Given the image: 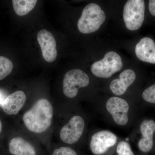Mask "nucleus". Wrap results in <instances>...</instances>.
Returning a JSON list of instances; mask_svg holds the SVG:
<instances>
[{
	"instance_id": "nucleus-1",
	"label": "nucleus",
	"mask_w": 155,
	"mask_h": 155,
	"mask_svg": "<svg viewBox=\"0 0 155 155\" xmlns=\"http://www.w3.org/2000/svg\"><path fill=\"white\" fill-rule=\"evenodd\" d=\"M53 116L52 105L48 100L42 98L37 101L31 109L25 112L22 120L28 130L41 133L51 126Z\"/></svg>"
},
{
	"instance_id": "nucleus-2",
	"label": "nucleus",
	"mask_w": 155,
	"mask_h": 155,
	"mask_svg": "<svg viewBox=\"0 0 155 155\" xmlns=\"http://www.w3.org/2000/svg\"><path fill=\"white\" fill-rule=\"evenodd\" d=\"M104 11L94 3L84 8L78 22V28L81 33L87 34L97 31L105 21Z\"/></svg>"
},
{
	"instance_id": "nucleus-3",
	"label": "nucleus",
	"mask_w": 155,
	"mask_h": 155,
	"mask_svg": "<svg viewBox=\"0 0 155 155\" xmlns=\"http://www.w3.org/2000/svg\"><path fill=\"white\" fill-rule=\"evenodd\" d=\"M122 58L116 52L110 51L106 53L104 58L92 65V74L100 78H109L122 69Z\"/></svg>"
},
{
	"instance_id": "nucleus-4",
	"label": "nucleus",
	"mask_w": 155,
	"mask_h": 155,
	"mask_svg": "<svg viewBox=\"0 0 155 155\" xmlns=\"http://www.w3.org/2000/svg\"><path fill=\"white\" fill-rule=\"evenodd\" d=\"M144 1L129 0L125 3L123 9L124 22L128 30L135 31L141 27L145 17Z\"/></svg>"
},
{
	"instance_id": "nucleus-5",
	"label": "nucleus",
	"mask_w": 155,
	"mask_h": 155,
	"mask_svg": "<svg viewBox=\"0 0 155 155\" xmlns=\"http://www.w3.org/2000/svg\"><path fill=\"white\" fill-rule=\"evenodd\" d=\"M90 83L89 76L81 69H74L68 71L64 75L63 88L64 95L69 98L77 96L78 90L86 87Z\"/></svg>"
},
{
	"instance_id": "nucleus-6",
	"label": "nucleus",
	"mask_w": 155,
	"mask_h": 155,
	"mask_svg": "<svg viewBox=\"0 0 155 155\" xmlns=\"http://www.w3.org/2000/svg\"><path fill=\"white\" fill-rule=\"evenodd\" d=\"M106 107L116 124L124 126L127 124L129 106L125 100L118 97H111L107 101Z\"/></svg>"
},
{
	"instance_id": "nucleus-7",
	"label": "nucleus",
	"mask_w": 155,
	"mask_h": 155,
	"mask_svg": "<svg viewBox=\"0 0 155 155\" xmlns=\"http://www.w3.org/2000/svg\"><path fill=\"white\" fill-rule=\"evenodd\" d=\"M84 127L85 122L83 118L79 116H74L62 127L60 138L65 143L74 144L82 135Z\"/></svg>"
},
{
	"instance_id": "nucleus-8",
	"label": "nucleus",
	"mask_w": 155,
	"mask_h": 155,
	"mask_svg": "<svg viewBox=\"0 0 155 155\" xmlns=\"http://www.w3.org/2000/svg\"><path fill=\"white\" fill-rule=\"evenodd\" d=\"M117 141V136L113 132L108 130H100L92 136L90 147L93 153L101 155L115 145Z\"/></svg>"
},
{
	"instance_id": "nucleus-9",
	"label": "nucleus",
	"mask_w": 155,
	"mask_h": 155,
	"mask_svg": "<svg viewBox=\"0 0 155 155\" xmlns=\"http://www.w3.org/2000/svg\"><path fill=\"white\" fill-rule=\"evenodd\" d=\"M37 40L45 61L48 63L55 61L58 55L57 43L52 34L46 29H42L38 33Z\"/></svg>"
},
{
	"instance_id": "nucleus-10",
	"label": "nucleus",
	"mask_w": 155,
	"mask_h": 155,
	"mask_svg": "<svg viewBox=\"0 0 155 155\" xmlns=\"http://www.w3.org/2000/svg\"><path fill=\"white\" fill-rule=\"evenodd\" d=\"M141 138L139 140V149L142 152L148 153L153 147V136L155 132V122L152 119H146L140 124Z\"/></svg>"
},
{
	"instance_id": "nucleus-11",
	"label": "nucleus",
	"mask_w": 155,
	"mask_h": 155,
	"mask_svg": "<svg viewBox=\"0 0 155 155\" xmlns=\"http://www.w3.org/2000/svg\"><path fill=\"white\" fill-rule=\"evenodd\" d=\"M136 75L132 69H127L122 71L119 78H116L110 84V89L114 94L121 96L124 94L127 89L134 82Z\"/></svg>"
},
{
	"instance_id": "nucleus-12",
	"label": "nucleus",
	"mask_w": 155,
	"mask_h": 155,
	"mask_svg": "<svg viewBox=\"0 0 155 155\" xmlns=\"http://www.w3.org/2000/svg\"><path fill=\"white\" fill-rule=\"evenodd\" d=\"M136 55L140 61L155 64V43L149 37L142 38L135 46Z\"/></svg>"
},
{
	"instance_id": "nucleus-13",
	"label": "nucleus",
	"mask_w": 155,
	"mask_h": 155,
	"mask_svg": "<svg viewBox=\"0 0 155 155\" xmlns=\"http://www.w3.org/2000/svg\"><path fill=\"white\" fill-rule=\"evenodd\" d=\"M26 100L25 93L22 91H18L8 96L1 105V107L3 111L8 115H16L23 107Z\"/></svg>"
},
{
	"instance_id": "nucleus-14",
	"label": "nucleus",
	"mask_w": 155,
	"mask_h": 155,
	"mask_svg": "<svg viewBox=\"0 0 155 155\" xmlns=\"http://www.w3.org/2000/svg\"><path fill=\"white\" fill-rule=\"evenodd\" d=\"M9 150L13 155H36L34 147L21 137H15L10 140Z\"/></svg>"
},
{
	"instance_id": "nucleus-15",
	"label": "nucleus",
	"mask_w": 155,
	"mask_h": 155,
	"mask_svg": "<svg viewBox=\"0 0 155 155\" xmlns=\"http://www.w3.org/2000/svg\"><path fill=\"white\" fill-rule=\"evenodd\" d=\"M37 0H13V8L16 14L19 16H23L32 11L35 5Z\"/></svg>"
},
{
	"instance_id": "nucleus-16",
	"label": "nucleus",
	"mask_w": 155,
	"mask_h": 155,
	"mask_svg": "<svg viewBox=\"0 0 155 155\" xmlns=\"http://www.w3.org/2000/svg\"><path fill=\"white\" fill-rule=\"evenodd\" d=\"M13 63L6 57L0 56V81L10 75L13 69Z\"/></svg>"
},
{
	"instance_id": "nucleus-17",
	"label": "nucleus",
	"mask_w": 155,
	"mask_h": 155,
	"mask_svg": "<svg viewBox=\"0 0 155 155\" xmlns=\"http://www.w3.org/2000/svg\"><path fill=\"white\" fill-rule=\"evenodd\" d=\"M118 155H135L131 149L130 144L125 141L119 142L116 147Z\"/></svg>"
},
{
	"instance_id": "nucleus-18",
	"label": "nucleus",
	"mask_w": 155,
	"mask_h": 155,
	"mask_svg": "<svg viewBox=\"0 0 155 155\" xmlns=\"http://www.w3.org/2000/svg\"><path fill=\"white\" fill-rule=\"evenodd\" d=\"M142 97L147 102L155 104V84L145 90L143 92Z\"/></svg>"
},
{
	"instance_id": "nucleus-19",
	"label": "nucleus",
	"mask_w": 155,
	"mask_h": 155,
	"mask_svg": "<svg viewBox=\"0 0 155 155\" xmlns=\"http://www.w3.org/2000/svg\"><path fill=\"white\" fill-rule=\"evenodd\" d=\"M52 155H77V153L69 147H61L54 151Z\"/></svg>"
},
{
	"instance_id": "nucleus-20",
	"label": "nucleus",
	"mask_w": 155,
	"mask_h": 155,
	"mask_svg": "<svg viewBox=\"0 0 155 155\" xmlns=\"http://www.w3.org/2000/svg\"><path fill=\"white\" fill-rule=\"evenodd\" d=\"M149 9L150 14L155 17V0H150L149 2Z\"/></svg>"
},
{
	"instance_id": "nucleus-21",
	"label": "nucleus",
	"mask_w": 155,
	"mask_h": 155,
	"mask_svg": "<svg viewBox=\"0 0 155 155\" xmlns=\"http://www.w3.org/2000/svg\"><path fill=\"white\" fill-rule=\"evenodd\" d=\"M5 99V98H4V96H3L2 93L0 92V105L1 106Z\"/></svg>"
},
{
	"instance_id": "nucleus-22",
	"label": "nucleus",
	"mask_w": 155,
	"mask_h": 155,
	"mask_svg": "<svg viewBox=\"0 0 155 155\" xmlns=\"http://www.w3.org/2000/svg\"><path fill=\"white\" fill-rule=\"evenodd\" d=\"M2 122L0 120V133L2 130Z\"/></svg>"
}]
</instances>
